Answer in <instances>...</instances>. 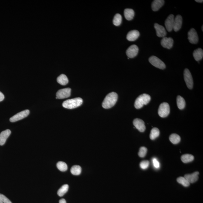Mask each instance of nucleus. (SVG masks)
<instances>
[{
    "instance_id": "1",
    "label": "nucleus",
    "mask_w": 203,
    "mask_h": 203,
    "mask_svg": "<svg viewBox=\"0 0 203 203\" xmlns=\"http://www.w3.org/2000/svg\"><path fill=\"white\" fill-rule=\"evenodd\" d=\"M118 95L116 93L113 92L108 94L102 102V107L105 109L112 107L116 103Z\"/></svg>"
},
{
    "instance_id": "2",
    "label": "nucleus",
    "mask_w": 203,
    "mask_h": 203,
    "mask_svg": "<svg viewBox=\"0 0 203 203\" xmlns=\"http://www.w3.org/2000/svg\"><path fill=\"white\" fill-rule=\"evenodd\" d=\"M83 103V100L80 97L70 99L64 101L63 103V107L72 109L81 106Z\"/></svg>"
},
{
    "instance_id": "3",
    "label": "nucleus",
    "mask_w": 203,
    "mask_h": 203,
    "mask_svg": "<svg viewBox=\"0 0 203 203\" xmlns=\"http://www.w3.org/2000/svg\"><path fill=\"white\" fill-rule=\"evenodd\" d=\"M151 100L150 95L146 94L140 95L136 100L134 106L137 109L143 107L144 105H146L149 103Z\"/></svg>"
},
{
    "instance_id": "4",
    "label": "nucleus",
    "mask_w": 203,
    "mask_h": 203,
    "mask_svg": "<svg viewBox=\"0 0 203 203\" xmlns=\"http://www.w3.org/2000/svg\"><path fill=\"white\" fill-rule=\"evenodd\" d=\"M170 108L168 103L163 102L159 105L158 113L159 116L163 118L167 117L170 113Z\"/></svg>"
},
{
    "instance_id": "5",
    "label": "nucleus",
    "mask_w": 203,
    "mask_h": 203,
    "mask_svg": "<svg viewBox=\"0 0 203 203\" xmlns=\"http://www.w3.org/2000/svg\"><path fill=\"white\" fill-rule=\"evenodd\" d=\"M149 61L153 66L159 69L163 70L166 68V65L158 57L152 56L149 59Z\"/></svg>"
},
{
    "instance_id": "6",
    "label": "nucleus",
    "mask_w": 203,
    "mask_h": 203,
    "mask_svg": "<svg viewBox=\"0 0 203 203\" xmlns=\"http://www.w3.org/2000/svg\"><path fill=\"white\" fill-rule=\"evenodd\" d=\"M184 79L187 87L190 89L193 88V81L191 72L187 68H185L184 73Z\"/></svg>"
},
{
    "instance_id": "7",
    "label": "nucleus",
    "mask_w": 203,
    "mask_h": 203,
    "mask_svg": "<svg viewBox=\"0 0 203 203\" xmlns=\"http://www.w3.org/2000/svg\"><path fill=\"white\" fill-rule=\"evenodd\" d=\"M30 112L29 110H24L12 117L9 119V121L11 122H14L21 120L28 116L30 114Z\"/></svg>"
},
{
    "instance_id": "8",
    "label": "nucleus",
    "mask_w": 203,
    "mask_h": 203,
    "mask_svg": "<svg viewBox=\"0 0 203 203\" xmlns=\"http://www.w3.org/2000/svg\"><path fill=\"white\" fill-rule=\"evenodd\" d=\"M71 89L69 88L60 89L56 94V99H62L68 98L71 95Z\"/></svg>"
},
{
    "instance_id": "9",
    "label": "nucleus",
    "mask_w": 203,
    "mask_h": 203,
    "mask_svg": "<svg viewBox=\"0 0 203 203\" xmlns=\"http://www.w3.org/2000/svg\"><path fill=\"white\" fill-rule=\"evenodd\" d=\"M188 39L191 44H198L199 41V37L197 32L194 28H191L188 32Z\"/></svg>"
},
{
    "instance_id": "10",
    "label": "nucleus",
    "mask_w": 203,
    "mask_h": 203,
    "mask_svg": "<svg viewBox=\"0 0 203 203\" xmlns=\"http://www.w3.org/2000/svg\"><path fill=\"white\" fill-rule=\"evenodd\" d=\"M138 48L136 45H132L126 51V54L129 58H133L136 56L138 52Z\"/></svg>"
},
{
    "instance_id": "11",
    "label": "nucleus",
    "mask_w": 203,
    "mask_h": 203,
    "mask_svg": "<svg viewBox=\"0 0 203 203\" xmlns=\"http://www.w3.org/2000/svg\"><path fill=\"white\" fill-rule=\"evenodd\" d=\"M173 40L172 38L164 37L161 40V44L163 47L167 49H170L173 46Z\"/></svg>"
},
{
    "instance_id": "12",
    "label": "nucleus",
    "mask_w": 203,
    "mask_h": 203,
    "mask_svg": "<svg viewBox=\"0 0 203 203\" xmlns=\"http://www.w3.org/2000/svg\"><path fill=\"white\" fill-rule=\"evenodd\" d=\"M133 124L136 128L140 132H144L146 129L144 121L140 119H135L133 121Z\"/></svg>"
},
{
    "instance_id": "13",
    "label": "nucleus",
    "mask_w": 203,
    "mask_h": 203,
    "mask_svg": "<svg viewBox=\"0 0 203 203\" xmlns=\"http://www.w3.org/2000/svg\"><path fill=\"white\" fill-rule=\"evenodd\" d=\"M154 28L156 30V34L159 37H165L167 33L165 28L162 26L156 23L154 24Z\"/></svg>"
},
{
    "instance_id": "14",
    "label": "nucleus",
    "mask_w": 203,
    "mask_h": 203,
    "mask_svg": "<svg viewBox=\"0 0 203 203\" xmlns=\"http://www.w3.org/2000/svg\"><path fill=\"white\" fill-rule=\"evenodd\" d=\"M174 22V16L173 14H170L167 19L165 22V25L166 29L168 31L171 32L173 29Z\"/></svg>"
},
{
    "instance_id": "15",
    "label": "nucleus",
    "mask_w": 203,
    "mask_h": 203,
    "mask_svg": "<svg viewBox=\"0 0 203 203\" xmlns=\"http://www.w3.org/2000/svg\"><path fill=\"white\" fill-rule=\"evenodd\" d=\"M182 23H183V18L180 15L177 16L174 19L173 27L174 31L175 32L178 31L181 28Z\"/></svg>"
},
{
    "instance_id": "16",
    "label": "nucleus",
    "mask_w": 203,
    "mask_h": 203,
    "mask_svg": "<svg viewBox=\"0 0 203 203\" xmlns=\"http://www.w3.org/2000/svg\"><path fill=\"white\" fill-rule=\"evenodd\" d=\"M199 172H196L191 174H186L184 177L190 183H194L197 181L199 179Z\"/></svg>"
},
{
    "instance_id": "17",
    "label": "nucleus",
    "mask_w": 203,
    "mask_h": 203,
    "mask_svg": "<svg viewBox=\"0 0 203 203\" xmlns=\"http://www.w3.org/2000/svg\"><path fill=\"white\" fill-rule=\"evenodd\" d=\"M11 134V131L9 129H6L1 132L0 134V145L2 146L5 144Z\"/></svg>"
},
{
    "instance_id": "18",
    "label": "nucleus",
    "mask_w": 203,
    "mask_h": 203,
    "mask_svg": "<svg viewBox=\"0 0 203 203\" xmlns=\"http://www.w3.org/2000/svg\"><path fill=\"white\" fill-rule=\"evenodd\" d=\"M140 36V33L137 30H132L128 33L127 38L129 41L136 40Z\"/></svg>"
},
{
    "instance_id": "19",
    "label": "nucleus",
    "mask_w": 203,
    "mask_h": 203,
    "mask_svg": "<svg viewBox=\"0 0 203 203\" xmlns=\"http://www.w3.org/2000/svg\"><path fill=\"white\" fill-rule=\"evenodd\" d=\"M164 1L163 0H155L152 4V9L154 12H157L164 5Z\"/></svg>"
},
{
    "instance_id": "20",
    "label": "nucleus",
    "mask_w": 203,
    "mask_h": 203,
    "mask_svg": "<svg viewBox=\"0 0 203 203\" xmlns=\"http://www.w3.org/2000/svg\"><path fill=\"white\" fill-rule=\"evenodd\" d=\"M193 56L195 60L199 61L202 60L203 57V51L202 49L198 48L194 50L193 53Z\"/></svg>"
},
{
    "instance_id": "21",
    "label": "nucleus",
    "mask_w": 203,
    "mask_h": 203,
    "mask_svg": "<svg viewBox=\"0 0 203 203\" xmlns=\"http://www.w3.org/2000/svg\"><path fill=\"white\" fill-rule=\"evenodd\" d=\"M124 13L126 19L129 21L132 20L135 15V12L132 9H124Z\"/></svg>"
},
{
    "instance_id": "22",
    "label": "nucleus",
    "mask_w": 203,
    "mask_h": 203,
    "mask_svg": "<svg viewBox=\"0 0 203 203\" xmlns=\"http://www.w3.org/2000/svg\"><path fill=\"white\" fill-rule=\"evenodd\" d=\"M57 82L61 85L65 86L68 84V77L64 74L61 75L58 77L57 79Z\"/></svg>"
},
{
    "instance_id": "23",
    "label": "nucleus",
    "mask_w": 203,
    "mask_h": 203,
    "mask_svg": "<svg viewBox=\"0 0 203 203\" xmlns=\"http://www.w3.org/2000/svg\"><path fill=\"white\" fill-rule=\"evenodd\" d=\"M177 105L180 110L184 109L185 106V102L184 99L181 96H178L177 97Z\"/></svg>"
},
{
    "instance_id": "24",
    "label": "nucleus",
    "mask_w": 203,
    "mask_h": 203,
    "mask_svg": "<svg viewBox=\"0 0 203 203\" xmlns=\"http://www.w3.org/2000/svg\"><path fill=\"white\" fill-rule=\"evenodd\" d=\"M194 159V156L193 155L189 154L183 155L181 157L182 161L185 163L191 162L193 161Z\"/></svg>"
},
{
    "instance_id": "25",
    "label": "nucleus",
    "mask_w": 203,
    "mask_h": 203,
    "mask_svg": "<svg viewBox=\"0 0 203 203\" xmlns=\"http://www.w3.org/2000/svg\"><path fill=\"white\" fill-rule=\"evenodd\" d=\"M160 132L159 129L157 128H153L152 129L150 134V138L152 140H154L159 136Z\"/></svg>"
},
{
    "instance_id": "26",
    "label": "nucleus",
    "mask_w": 203,
    "mask_h": 203,
    "mask_svg": "<svg viewBox=\"0 0 203 203\" xmlns=\"http://www.w3.org/2000/svg\"><path fill=\"white\" fill-rule=\"evenodd\" d=\"M169 140L173 144H177L180 141V137L178 134H173L169 137Z\"/></svg>"
},
{
    "instance_id": "27",
    "label": "nucleus",
    "mask_w": 203,
    "mask_h": 203,
    "mask_svg": "<svg viewBox=\"0 0 203 203\" xmlns=\"http://www.w3.org/2000/svg\"><path fill=\"white\" fill-rule=\"evenodd\" d=\"M68 188L69 187L68 184L63 185L58 191V195L60 197L63 196L68 192Z\"/></svg>"
},
{
    "instance_id": "28",
    "label": "nucleus",
    "mask_w": 203,
    "mask_h": 203,
    "mask_svg": "<svg viewBox=\"0 0 203 203\" xmlns=\"http://www.w3.org/2000/svg\"><path fill=\"white\" fill-rule=\"evenodd\" d=\"M81 168L79 166L75 165L72 167L70 171L72 174L74 175H79L81 173Z\"/></svg>"
},
{
    "instance_id": "29",
    "label": "nucleus",
    "mask_w": 203,
    "mask_h": 203,
    "mask_svg": "<svg viewBox=\"0 0 203 203\" xmlns=\"http://www.w3.org/2000/svg\"><path fill=\"white\" fill-rule=\"evenodd\" d=\"M122 22V17L119 14H116L114 16L113 20V23L116 26H119L121 25Z\"/></svg>"
},
{
    "instance_id": "30",
    "label": "nucleus",
    "mask_w": 203,
    "mask_h": 203,
    "mask_svg": "<svg viewBox=\"0 0 203 203\" xmlns=\"http://www.w3.org/2000/svg\"><path fill=\"white\" fill-rule=\"evenodd\" d=\"M57 166L58 169L62 172H65L68 170V166L63 161H59L57 163Z\"/></svg>"
},
{
    "instance_id": "31",
    "label": "nucleus",
    "mask_w": 203,
    "mask_h": 203,
    "mask_svg": "<svg viewBox=\"0 0 203 203\" xmlns=\"http://www.w3.org/2000/svg\"><path fill=\"white\" fill-rule=\"evenodd\" d=\"M177 181L185 187H188L190 185V183L184 177H179L177 179Z\"/></svg>"
},
{
    "instance_id": "32",
    "label": "nucleus",
    "mask_w": 203,
    "mask_h": 203,
    "mask_svg": "<svg viewBox=\"0 0 203 203\" xmlns=\"http://www.w3.org/2000/svg\"><path fill=\"white\" fill-rule=\"evenodd\" d=\"M148 149L146 147H142L140 149L138 153L139 156L140 157L144 158L146 156Z\"/></svg>"
},
{
    "instance_id": "33",
    "label": "nucleus",
    "mask_w": 203,
    "mask_h": 203,
    "mask_svg": "<svg viewBox=\"0 0 203 203\" xmlns=\"http://www.w3.org/2000/svg\"><path fill=\"white\" fill-rule=\"evenodd\" d=\"M149 161L148 160L142 161L140 164L141 168L144 169V170L147 169L149 166Z\"/></svg>"
},
{
    "instance_id": "34",
    "label": "nucleus",
    "mask_w": 203,
    "mask_h": 203,
    "mask_svg": "<svg viewBox=\"0 0 203 203\" xmlns=\"http://www.w3.org/2000/svg\"><path fill=\"white\" fill-rule=\"evenodd\" d=\"M0 203H12L11 201L2 194H0Z\"/></svg>"
},
{
    "instance_id": "35",
    "label": "nucleus",
    "mask_w": 203,
    "mask_h": 203,
    "mask_svg": "<svg viewBox=\"0 0 203 203\" xmlns=\"http://www.w3.org/2000/svg\"><path fill=\"white\" fill-rule=\"evenodd\" d=\"M153 165L155 168L159 169L160 167V164L157 159H153Z\"/></svg>"
},
{
    "instance_id": "36",
    "label": "nucleus",
    "mask_w": 203,
    "mask_h": 203,
    "mask_svg": "<svg viewBox=\"0 0 203 203\" xmlns=\"http://www.w3.org/2000/svg\"><path fill=\"white\" fill-rule=\"evenodd\" d=\"M4 99V96L2 93L0 92V102L2 101Z\"/></svg>"
},
{
    "instance_id": "37",
    "label": "nucleus",
    "mask_w": 203,
    "mask_h": 203,
    "mask_svg": "<svg viewBox=\"0 0 203 203\" xmlns=\"http://www.w3.org/2000/svg\"><path fill=\"white\" fill-rule=\"evenodd\" d=\"M59 203H66V201L65 200V199H60L59 201Z\"/></svg>"
},
{
    "instance_id": "38",
    "label": "nucleus",
    "mask_w": 203,
    "mask_h": 203,
    "mask_svg": "<svg viewBox=\"0 0 203 203\" xmlns=\"http://www.w3.org/2000/svg\"><path fill=\"white\" fill-rule=\"evenodd\" d=\"M195 1L198 3H203V2L202 0H195Z\"/></svg>"
},
{
    "instance_id": "39",
    "label": "nucleus",
    "mask_w": 203,
    "mask_h": 203,
    "mask_svg": "<svg viewBox=\"0 0 203 203\" xmlns=\"http://www.w3.org/2000/svg\"><path fill=\"white\" fill-rule=\"evenodd\" d=\"M203 26H202V31H203Z\"/></svg>"
}]
</instances>
